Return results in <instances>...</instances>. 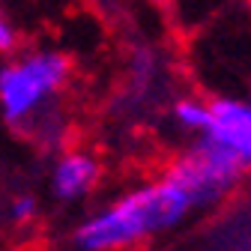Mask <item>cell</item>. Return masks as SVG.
I'll return each mask as SVG.
<instances>
[{"label": "cell", "mask_w": 251, "mask_h": 251, "mask_svg": "<svg viewBox=\"0 0 251 251\" xmlns=\"http://www.w3.org/2000/svg\"><path fill=\"white\" fill-rule=\"evenodd\" d=\"M192 212L195 206L182 188H176L168 176H159L129 188L108 206L87 215L75 230V242L84 251H126L174 230Z\"/></svg>", "instance_id": "6da1fadb"}, {"label": "cell", "mask_w": 251, "mask_h": 251, "mask_svg": "<svg viewBox=\"0 0 251 251\" xmlns=\"http://www.w3.org/2000/svg\"><path fill=\"white\" fill-rule=\"evenodd\" d=\"M72 78L60 48H27L0 66V114L18 132H51L54 105Z\"/></svg>", "instance_id": "7a4b0ae2"}, {"label": "cell", "mask_w": 251, "mask_h": 251, "mask_svg": "<svg viewBox=\"0 0 251 251\" xmlns=\"http://www.w3.org/2000/svg\"><path fill=\"white\" fill-rule=\"evenodd\" d=\"M242 174L245 165L209 138L192 141L165 171V176L176 188H182V195L192 201L195 209L222 203L239 185Z\"/></svg>", "instance_id": "3957f363"}, {"label": "cell", "mask_w": 251, "mask_h": 251, "mask_svg": "<svg viewBox=\"0 0 251 251\" xmlns=\"http://www.w3.org/2000/svg\"><path fill=\"white\" fill-rule=\"evenodd\" d=\"M209 111H212V120H209L206 138L215 141L218 147H225L248 168L251 165V102L222 96L209 102Z\"/></svg>", "instance_id": "277c9868"}, {"label": "cell", "mask_w": 251, "mask_h": 251, "mask_svg": "<svg viewBox=\"0 0 251 251\" xmlns=\"http://www.w3.org/2000/svg\"><path fill=\"white\" fill-rule=\"evenodd\" d=\"M102 165L90 150H66L51 168V192L60 201H81L99 185Z\"/></svg>", "instance_id": "5b68a950"}, {"label": "cell", "mask_w": 251, "mask_h": 251, "mask_svg": "<svg viewBox=\"0 0 251 251\" xmlns=\"http://www.w3.org/2000/svg\"><path fill=\"white\" fill-rule=\"evenodd\" d=\"M171 117H174V123L179 126L182 132L198 135V138H206V132H209V120H212V111H209V102H206V99H201V96H182V99H176V102H174Z\"/></svg>", "instance_id": "8992f818"}, {"label": "cell", "mask_w": 251, "mask_h": 251, "mask_svg": "<svg viewBox=\"0 0 251 251\" xmlns=\"http://www.w3.org/2000/svg\"><path fill=\"white\" fill-rule=\"evenodd\" d=\"M36 209H39V203H36L33 195H15V198H9V203H6V218H9L12 225L24 227L27 222H33Z\"/></svg>", "instance_id": "52a82bcc"}, {"label": "cell", "mask_w": 251, "mask_h": 251, "mask_svg": "<svg viewBox=\"0 0 251 251\" xmlns=\"http://www.w3.org/2000/svg\"><path fill=\"white\" fill-rule=\"evenodd\" d=\"M18 45H21V36H18L15 21L6 12H0V54H15Z\"/></svg>", "instance_id": "ba28073f"}]
</instances>
